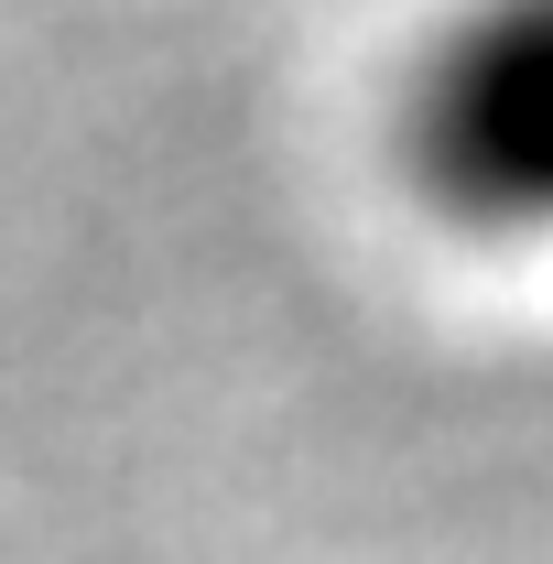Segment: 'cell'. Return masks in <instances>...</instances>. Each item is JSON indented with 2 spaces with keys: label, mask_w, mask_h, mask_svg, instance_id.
<instances>
[{
  "label": "cell",
  "mask_w": 553,
  "mask_h": 564,
  "mask_svg": "<svg viewBox=\"0 0 553 564\" xmlns=\"http://www.w3.org/2000/svg\"><path fill=\"white\" fill-rule=\"evenodd\" d=\"M391 174L445 239L553 250V0H456L391 87Z\"/></svg>",
  "instance_id": "1"
}]
</instances>
